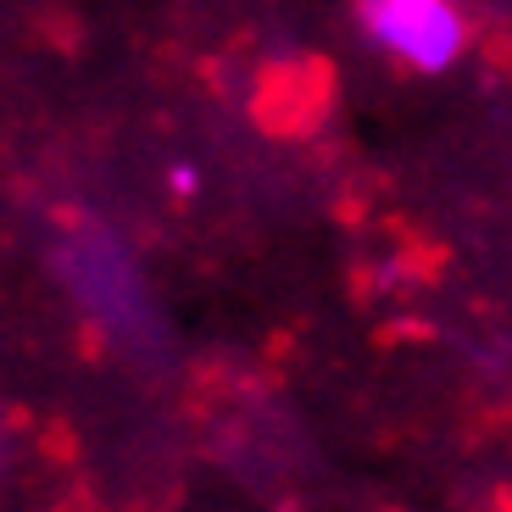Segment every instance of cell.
<instances>
[{
    "label": "cell",
    "instance_id": "cell-1",
    "mask_svg": "<svg viewBox=\"0 0 512 512\" xmlns=\"http://www.w3.org/2000/svg\"><path fill=\"white\" fill-rule=\"evenodd\" d=\"M357 23L373 51L412 73H446L468 45V23L446 0H368Z\"/></svg>",
    "mask_w": 512,
    "mask_h": 512
},
{
    "label": "cell",
    "instance_id": "cell-2",
    "mask_svg": "<svg viewBox=\"0 0 512 512\" xmlns=\"http://www.w3.org/2000/svg\"><path fill=\"white\" fill-rule=\"evenodd\" d=\"M167 190H173V195H195V190H201L195 162H173V167H167Z\"/></svg>",
    "mask_w": 512,
    "mask_h": 512
}]
</instances>
